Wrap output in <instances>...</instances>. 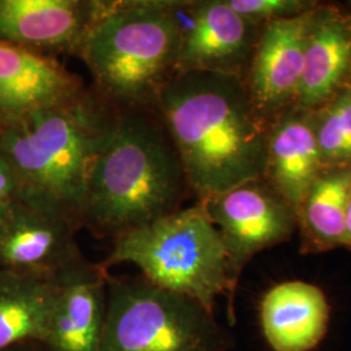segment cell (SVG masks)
Instances as JSON below:
<instances>
[{
	"label": "cell",
	"mask_w": 351,
	"mask_h": 351,
	"mask_svg": "<svg viewBox=\"0 0 351 351\" xmlns=\"http://www.w3.org/2000/svg\"><path fill=\"white\" fill-rule=\"evenodd\" d=\"M199 202L263 178L269 124L242 75H176L154 101Z\"/></svg>",
	"instance_id": "6da1fadb"
},
{
	"label": "cell",
	"mask_w": 351,
	"mask_h": 351,
	"mask_svg": "<svg viewBox=\"0 0 351 351\" xmlns=\"http://www.w3.org/2000/svg\"><path fill=\"white\" fill-rule=\"evenodd\" d=\"M117 107L85 88L68 101L0 128V156L11 168L19 199L82 228L94 163Z\"/></svg>",
	"instance_id": "7a4b0ae2"
},
{
	"label": "cell",
	"mask_w": 351,
	"mask_h": 351,
	"mask_svg": "<svg viewBox=\"0 0 351 351\" xmlns=\"http://www.w3.org/2000/svg\"><path fill=\"white\" fill-rule=\"evenodd\" d=\"M189 189L175 145L152 108H117L94 163L82 228L116 239L175 213Z\"/></svg>",
	"instance_id": "3957f363"
},
{
	"label": "cell",
	"mask_w": 351,
	"mask_h": 351,
	"mask_svg": "<svg viewBox=\"0 0 351 351\" xmlns=\"http://www.w3.org/2000/svg\"><path fill=\"white\" fill-rule=\"evenodd\" d=\"M173 0H101L78 56L95 91L117 108H152L175 75L180 27Z\"/></svg>",
	"instance_id": "277c9868"
},
{
	"label": "cell",
	"mask_w": 351,
	"mask_h": 351,
	"mask_svg": "<svg viewBox=\"0 0 351 351\" xmlns=\"http://www.w3.org/2000/svg\"><path fill=\"white\" fill-rule=\"evenodd\" d=\"M138 267L152 285L201 303L213 313L217 297L228 295L229 320L234 323V294L223 239L202 203L178 208L113 239L101 262Z\"/></svg>",
	"instance_id": "5b68a950"
},
{
	"label": "cell",
	"mask_w": 351,
	"mask_h": 351,
	"mask_svg": "<svg viewBox=\"0 0 351 351\" xmlns=\"http://www.w3.org/2000/svg\"><path fill=\"white\" fill-rule=\"evenodd\" d=\"M230 337L201 303L146 278L108 275L99 351H226Z\"/></svg>",
	"instance_id": "8992f818"
},
{
	"label": "cell",
	"mask_w": 351,
	"mask_h": 351,
	"mask_svg": "<svg viewBox=\"0 0 351 351\" xmlns=\"http://www.w3.org/2000/svg\"><path fill=\"white\" fill-rule=\"evenodd\" d=\"M199 203L223 239L234 288L241 272L256 254L291 239L297 226L295 213L264 178Z\"/></svg>",
	"instance_id": "52a82bcc"
},
{
	"label": "cell",
	"mask_w": 351,
	"mask_h": 351,
	"mask_svg": "<svg viewBox=\"0 0 351 351\" xmlns=\"http://www.w3.org/2000/svg\"><path fill=\"white\" fill-rule=\"evenodd\" d=\"M180 45L176 75H245L262 27L234 12L226 0L176 1Z\"/></svg>",
	"instance_id": "ba28073f"
},
{
	"label": "cell",
	"mask_w": 351,
	"mask_h": 351,
	"mask_svg": "<svg viewBox=\"0 0 351 351\" xmlns=\"http://www.w3.org/2000/svg\"><path fill=\"white\" fill-rule=\"evenodd\" d=\"M78 230L66 219L19 199L0 220V268L53 280L85 259Z\"/></svg>",
	"instance_id": "9c48e42d"
},
{
	"label": "cell",
	"mask_w": 351,
	"mask_h": 351,
	"mask_svg": "<svg viewBox=\"0 0 351 351\" xmlns=\"http://www.w3.org/2000/svg\"><path fill=\"white\" fill-rule=\"evenodd\" d=\"M315 8L268 23L259 32L243 80L265 120L285 112L295 103Z\"/></svg>",
	"instance_id": "30bf717a"
},
{
	"label": "cell",
	"mask_w": 351,
	"mask_h": 351,
	"mask_svg": "<svg viewBox=\"0 0 351 351\" xmlns=\"http://www.w3.org/2000/svg\"><path fill=\"white\" fill-rule=\"evenodd\" d=\"M101 0H0V40L38 53H75Z\"/></svg>",
	"instance_id": "8fae6325"
},
{
	"label": "cell",
	"mask_w": 351,
	"mask_h": 351,
	"mask_svg": "<svg viewBox=\"0 0 351 351\" xmlns=\"http://www.w3.org/2000/svg\"><path fill=\"white\" fill-rule=\"evenodd\" d=\"M108 271L86 259L53 278L55 302L46 339L49 351H99L107 310Z\"/></svg>",
	"instance_id": "7c38bea8"
},
{
	"label": "cell",
	"mask_w": 351,
	"mask_h": 351,
	"mask_svg": "<svg viewBox=\"0 0 351 351\" xmlns=\"http://www.w3.org/2000/svg\"><path fill=\"white\" fill-rule=\"evenodd\" d=\"M84 88L53 56L0 40V128L68 101Z\"/></svg>",
	"instance_id": "4fadbf2b"
},
{
	"label": "cell",
	"mask_w": 351,
	"mask_h": 351,
	"mask_svg": "<svg viewBox=\"0 0 351 351\" xmlns=\"http://www.w3.org/2000/svg\"><path fill=\"white\" fill-rule=\"evenodd\" d=\"M324 168L313 112L291 107L278 114L269 124L263 178L295 217Z\"/></svg>",
	"instance_id": "5bb4252c"
},
{
	"label": "cell",
	"mask_w": 351,
	"mask_h": 351,
	"mask_svg": "<svg viewBox=\"0 0 351 351\" xmlns=\"http://www.w3.org/2000/svg\"><path fill=\"white\" fill-rule=\"evenodd\" d=\"M351 75V20L336 8H315L304 47L301 86L293 107L314 111Z\"/></svg>",
	"instance_id": "9a60e30c"
},
{
	"label": "cell",
	"mask_w": 351,
	"mask_h": 351,
	"mask_svg": "<svg viewBox=\"0 0 351 351\" xmlns=\"http://www.w3.org/2000/svg\"><path fill=\"white\" fill-rule=\"evenodd\" d=\"M330 307L326 294L304 281L275 285L261 302L264 337L274 351H311L326 337Z\"/></svg>",
	"instance_id": "2e32d148"
},
{
	"label": "cell",
	"mask_w": 351,
	"mask_h": 351,
	"mask_svg": "<svg viewBox=\"0 0 351 351\" xmlns=\"http://www.w3.org/2000/svg\"><path fill=\"white\" fill-rule=\"evenodd\" d=\"M55 302L53 280L0 268V351L46 339Z\"/></svg>",
	"instance_id": "e0dca14e"
},
{
	"label": "cell",
	"mask_w": 351,
	"mask_h": 351,
	"mask_svg": "<svg viewBox=\"0 0 351 351\" xmlns=\"http://www.w3.org/2000/svg\"><path fill=\"white\" fill-rule=\"evenodd\" d=\"M351 197V165L326 167L297 213L304 252L343 246Z\"/></svg>",
	"instance_id": "ac0fdd59"
},
{
	"label": "cell",
	"mask_w": 351,
	"mask_h": 351,
	"mask_svg": "<svg viewBox=\"0 0 351 351\" xmlns=\"http://www.w3.org/2000/svg\"><path fill=\"white\" fill-rule=\"evenodd\" d=\"M311 112L323 165H351V88H339L330 101Z\"/></svg>",
	"instance_id": "d6986e66"
},
{
	"label": "cell",
	"mask_w": 351,
	"mask_h": 351,
	"mask_svg": "<svg viewBox=\"0 0 351 351\" xmlns=\"http://www.w3.org/2000/svg\"><path fill=\"white\" fill-rule=\"evenodd\" d=\"M226 3L242 19L259 27L308 12L316 7V3L303 0H226Z\"/></svg>",
	"instance_id": "ffe728a7"
},
{
	"label": "cell",
	"mask_w": 351,
	"mask_h": 351,
	"mask_svg": "<svg viewBox=\"0 0 351 351\" xmlns=\"http://www.w3.org/2000/svg\"><path fill=\"white\" fill-rule=\"evenodd\" d=\"M19 201V190L11 168L0 156V220Z\"/></svg>",
	"instance_id": "44dd1931"
},
{
	"label": "cell",
	"mask_w": 351,
	"mask_h": 351,
	"mask_svg": "<svg viewBox=\"0 0 351 351\" xmlns=\"http://www.w3.org/2000/svg\"><path fill=\"white\" fill-rule=\"evenodd\" d=\"M3 351H49L47 350V348L43 345V343H40V342H37V341H32V342H24V343H20V345H16V346H12V348H10V349H7V350Z\"/></svg>",
	"instance_id": "7402d4cb"
},
{
	"label": "cell",
	"mask_w": 351,
	"mask_h": 351,
	"mask_svg": "<svg viewBox=\"0 0 351 351\" xmlns=\"http://www.w3.org/2000/svg\"><path fill=\"white\" fill-rule=\"evenodd\" d=\"M343 247H348L351 250V197L348 206V213H346V226H345V242Z\"/></svg>",
	"instance_id": "603a6c76"
},
{
	"label": "cell",
	"mask_w": 351,
	"mask_h": 351,
	"mask_svg": "<svg viewBox=\"0 0 351 351\" xmlns=\"http://www.w3.org/2000/svg\"><path fill=\"white\" fill-rule=\"evenodd\" d=\"M345 86H346V88H351V75L350 78H349V82H348V84H345Z\"/></svg>",
	"instance_id": "cb8c5ba5"
},
{
	"label": "cell",
	"mask_w": 351,
	"mask_h": 351,
	"mask_svg": "<svg viewBox=\"0 0 351 351\" xmlns=\"http://www.w3.org/2000/svg\"><path fill=\"white\" fill-rule=\"evenodd\" d=\"M350 20H351V16H350Z\"/></svg>",
	"instance_id": "d4e9b609"
}]
</instances>
